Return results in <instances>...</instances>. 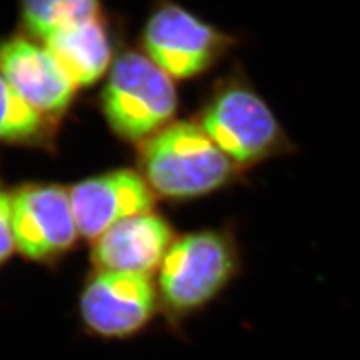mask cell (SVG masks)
Listing matches in <instances>:
<instances>
[{"instance_id":"obj_1","label":"cell","mask_w":360,"mask_h":360,"mask_svg":"<svg viewBox=\"0 0 360 360\" xmlns=\"http://www.w3.org/2000/svg\"><path fill=\"white\" fill-rule=\"evenodd\" d=\"M198 123L240 172L296 149L274 110L239 66L213 86Z\"/></svg>"},{"instance_id":"obj_2","label":"cell","mask_w":360,"mask_h":360,"mask_svg":"<svg viewBox=\"0 0 360 360\" xmlns=\"http://www.w3.org/2000/svg\"><path fill=\"white\" fill-rule=\"evenodd\" d=\"M141 176L155 195L172 201L206 197L230 186L240 170L198 122H172L140 150Z\"/></svg>"},{"instance_id":"obj_3","label":"cell","mask_w":360,"mask_h":360,"mask_svg":"<svg viewBox=\"0 0 360 360\" xmlns=\"http://www.w3.org/2000/svg\"><path fill=\"white\" fill-rule=\"evenodd\" d=\"M240 264L231 230L205 229L176 238L156 272L160 305L174 320L205 309L229 288Z\"/></svg>"},{"instance_id":"obj_4","label":"cell","mask_w":360,"mask_h":360,"mask_svg":"<svg viewBox=\"0 0 360 360\" xmlns=\"http://www.w3.org/2000/svg\"><path fill=\"white\" fill-rule=\"evenodd\" d=\"M173 78L146 54L128 51L111 68L103 107L111 129L128 141H146L170 125L177 111Z\"/></svg>"},{"instance_id":"obj_5","label":"cell","mask_w":360,"mask_h":360,"mask_svg":"<svg viewBox=\"0 0 360 360\" xmlns=\"http://www.w3.org/2000/svg\"><path fill=\"white\" fill-rule=\"evenodd\" d=\"M236 44L230 33L170 2L155 11L143 35L146 56L173 80L207 72L227 58Z\"/></svg>"},{"instance_id":"obj_6","label":"cell","mask_w":360,"mask_h":360,"mask_svg":"<svg viewBox=\"0 0 360 360\" xmlns=\"http://www.w3.org/2000/svg\"><path fill=\"white\" fill-rule=\"evenodd\" d=\"M160 305L149 276L96 270L80 296L86 329L105 340H123L141 332Z\"/></svg>"},{"instance_id":"obj_7","label":"cell","mask_w":360,"mask_h":360,"mask_svg":"<svg viewBox=\"0 0 360 360\" xmlns=\"http://www.w3.org/2000/svg\"><path fill=\"white\" fill-rule=\"evenodd\" d=\"M17 251L35 263H50L71 251L80 233L70 191L59 185H22L13 194Z\"/></svg>"},{"instance_id":"obj_8","label":"cell","mask_w":360,"mask_h":360,"mask_svg":"<svg viewBox=\"0 0 360 360\" xmlns=\"http://www.w3.org/2000/svg\"><path fill=\"white\" fill-rule=\"evenodd\" d=\"M80 238L95 242L117 222L152 212L155 194L144 177L132 170H115L86 179L70 189Z\"/></svg>"},{"instance_id":"obj_9","label":"cell","mask_w":360,"mask_h":360,"mask_svg":"<svg viewBox=\"0 0 360 360\" xmlns=\"http://www.w3.org/2000/svg\"><path fill=\"white\" fill-rule=\"evenodd\" d=\"M0 75L47 119L62 115L77 87L47 49L21 37L0 44Z\"/></svg>"},{"instance_id":"obj_10","label":"cell","mask_w":360,"mask_h":360,"mask_svg":"<svg viewBox=\"0 0 360 360\" xmlns=\"http://www.w3.org/2000/svg\"><path fill=\"white\" fill-rule=\"evenodd\" d=\"M176 236L165 218L153 210L112 225L94 242L92 262L103 272L152 276L158 272Z\"/></svg>"},{"instance_id":"obj_11","label":"cell","mask_w":360,"mask_h":360,"mask_svg":"<svg viewBox=\"0 0 360 360\" xmlns=\"http://www.w3.org/2000/svg\"><path fill=\"white\" fill-rule=\"evenodd\" d=\"M44 45L77 87L99 80L111 60L110 37L101 17L56 32Z\"/></svg>"},{"instance_id":"obj_12","label":"cell","mask_w":360,"mask_h":360,"mask_svg":"<svg viewBox=\"0 0 360 360\" xmlns=\"http://www.w3.org/2000/svg\"><path fill=\"white\" fill-rule=\"evenodd\" d=\"M101 17L99 0H22V21L42 42L53 33Z\"/></svg>"},{"instance_id":"obj_13","label":"cell","mask_w":360,"mask_h":360,"mask_svg":"<svg viewBox=\"0 0 360 360\" xmlns=\"http://www.w3.org/2000/svg\"><path fill=\"white\" fill-rule=\"evenodd\" d=\"M49 134V119L30 107L0 75V141L39 143Z\"/></svg>"},{"instance_id":"obj_14","label":"cell","mask_w":360,"mask_h":360,"mask_svg":"<svg viewBox=\"0 0 360 360\" xmlns=\"http://www.w3.org/2000/svg\"><path fill=\"white\" fill-rule=\"evenodd\" d=\"M17 251L14 219H13V194L0 189V266Z\"/></svg>"}]
</instances>
